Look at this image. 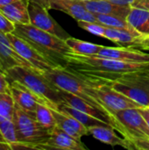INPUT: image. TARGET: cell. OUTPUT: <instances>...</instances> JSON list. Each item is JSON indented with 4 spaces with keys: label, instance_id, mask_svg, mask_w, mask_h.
I'll use <instances>...</instances> for the list:
<instances>
[{
    "label": "cell",
    "instance_id": "6da1fadb",
    "mask_svg": "<svg viewBox=\"0 0 149 150\" xmlns=\"http://www.w3.org/2000/svg\"><path fill=\"white\" fill-rule=\"evenodd\" d=\"M15 35L24 39L58 67H66L65 55L71 53L65 40L31 24H15Z\"/></svg>",
    "mask_w": 149,
    "mask_h": 150
},
{
    "label": "cell",
    "instance_id": "7a4b0ae2",
    "mask_svg": "<svg viewBox=\"0 0 149 150\" xmlns=\"http://www.w3.org/2000/svg\"><path fill=\"white\" fill-rule=\"evenodd\" d=\"M5 74L10 81H15L25 85L43 99L47 106L57 109L63 103L59 89L37 69L24 66H15L7 69Z\"/></svg>",
    "mask_w": 149,
    "mask_h": 150
},
{
    "label": "cell",
    "instance_id": "3957f363",
    "mask_svg": "<svg viewBox=\"0 0 149 150\" xmlns=\"http://www.w3.org/2000/svg\"><path fill=\"white\" fill-rule=\"evenodd\" d=\"M41 73L57 88L71 92L89 104L109 112L104 104L97 98L91 85L82 76L68 69L66 67H58Z\"/></svg>",
    "mask_w": 149,
    "mask_h": 150
},
{
    "label": "cell",
    "instance_id": "277c9868",
    "mask_svg": "<svg viewBox=\"0 0 149 150\" xmlns=\"http://www.w3.org/2000/svg\"><path fill=\"white\" fill-rule=\"evenodd\" d=\"M103 83L110 84L114 90L137 102L142 107H149V69L119 74Z\"/></svg>",
    "mask_w": 149,
    "mask_h": 150
},
{
    "label": "cell",
    "instance_id": "5b68a950",
    "mask_svg": "<svg viewBox=\"0 0 149 150\" xmlns=\"http://www.w3.org/2000/svg\"><path fill=\"white\" fill-rule=\"evenodd\" d=\"M13 121L17 142L28 146L30 149H39L50 136V132L42 127L36 119L15 105Z\"/></svg>",
    "mask_w": 149,
    "mask_h": 150
},
{
    "label": "cell",
    "instance_id": "8992f818",
    "mask_svg": "<svg viewBox=\"0 0 149 150\" xmlns=\"http://www.w3.org/2000/svg\"><path fill=\"white\" fill-rule=\"evenodd\" d=\"M85 80L91 85L97 98L104 104L108 112L112 115L115 112L124 109L143 108L140 104L130 99L121 92L114 90L108 83L94 80Z\"/></svg>",
    "mask_w": 149,
    "mask_h": 150
},
{
    "label": "cell",
    "instance_id": "52a82bcc",
    "mask_svg": "<svg viewBox=\"0 0 149 150\" xmlns=\"http://www.w3.org/2000/svg\"><path fill=\"white\" fill-rule=\"evenodd\" d=\"M113 116L126 131V139L130 142L134 139L148 138L149 126L140 108H129L117 111Z\"/></svg>",
    "mask_w": 149,
    "mask_h": 150
},
{
    "label": "cell",
    "instance_id": "ba28073f",
    "mask_svg": "<svg viewBox=\"0 0 149 150\" xmlns=\"http://www.w3.org/2000/svg\"><path fill=\"white\" fill-rule=\"evenodd\" d=\"M59 91H60V94L61 96V98H62L64 104H66L73 108H76L81 112H83L87 114H90L98 120H103L104 122H105L109 126H111L114 130L122 134V136L126 138V134L125 129L123 128V127L120 125V123L116 120V118L113 115L89 104L88 102L84 101L83 99H82L81 98H79L78 96H76L71 92H68V91H63L61 89H59Z\"/></svg>",
    "mask_w": 149,
    "mask_h": 150
},
{
    "label": "cell",
    "instance_id": "9c48e42d",
    "mask_svg": "<svg viewBox=\"0 0 149 150\" xmlns=\"http://www.w3.org/2000/svg\"><path fill=\"white\" fill-rule=\"evenodd\" d=\"M28 11L31 25L63 40L70 37L69 34L51 17L48 13V9L46 7L32 0H28Z\"/></svg>",
    "mask_w": 149,
    "mask_h": 150
},
{
    "label": "cell",
    "instance_id": "30bf717a",
    "mask_svg": "<svg viewBox=\"0 0 149 150\" xmlns=\"http://www.w3.org/2000/svg\"><path fill=\"white\" fill-rule=\"evenodd\" d=\"M7 36L17 53L27 61L35 69L44 72L51 69L58 68V66L49 61L24 39L15 35L14 33H8Z\"/></svg>",
    "mask_w": 149,
    "mask_h": 150
},
{
    "label": "cell",
    "instance_id": "8fae6325",
    "mask_svg": "<svg viewBox=\"0 0 149 150\" xmlns=\"http://www.w3.org/2000/svg\"><path fill=\"white\" fill-rule=\"evenodd\" d=\"M10 83L11 95L15 102V105H17L23 111L26 112L27 113L31 114L35 118L34 114L37 105L38 104L46 105L44 100L38 97L36 94H34L25 85L15 81H10Z\"/></svg>",
    "mask_w": 149,
    "mask_h": 150
},
{
    "label": "cell",
    "instance_id": "7c38bea8",
    "mask_svg": "<svg viewBox=\"0 0 149 150\" xmlns=\"http://www.w3.org/2000/svg\"><path fill=\"white\" fill-rule=\"evenodd\" d=\"M48 9L57 10L62 11L76 21L97 22L96 14L89 11L83 2L77 0H50Z\"/></svg>",
    "mask_w": 149,
    "mask_h": 150
},
{
    "label": "cell",
    "instance_id": "4fadbf2b",
    "mask_svg": "<svg viewBox=\"0 0 149 150\" xmlns=\"http://www.w3.org/2000/svg\"><path fill=\"white\" fill-rule=\"evenodd\" d=\"M101 57L112 58L119 61L127 62H138V63H149V54L141 52V49L133 48L130 47H102L97 54Z\"/></svg>",
    "mask_w": 149,
    "mask_h": 150
},
{
    "label": "cell",
    "instance_id": "5bb4252c",
    "mask_svg": "<svg viewBox=\"0 0 149 150\" xmlns=\"http://www.w3.org/2000/svg\"><path fill=\"white\" fill-rule=\"evenodd\" d=\"M39 149L61 150H86V146L82 141H78L56 126L50 133L47 142L41 145Z\"/></svg>",
    "mask_w": 149,
    "mask_h": 150
},
{
    "label": "cell",
    "instance_id": "9a60e30c",
    "mask_svg": "<svg viewBox=\"0 0 149 150\" xmlns=\"http://www.w3.org/2000/svg\"><path fill=\"white\" fill-rule=\"evenodd\" d=\"M15 66H24L34 69L27 61L22 58L15 50L6 33L0 31V68L5 72Z\"/></svg>",
    "mask_w": 149,
    "mask_h": 150
},
{
    "label": "cell",
    "instance_id": "2e32d148",
    "mask_svg": "<svg viewBox=\"0 0 149 150\" xmlns=\"http://www.w3.org/2000/svg\"><path fill=\"white\" fill-rule=\"evenodd\" d=\"M50 109L55 119L56 125L70 136L82 141L83 136L90 134L89 129L71 115L53 107H50Z\"/></svg>",
    "mask_w": 149,
    "mask_h": 150
},
{
    "label": "cell",
    "instance_id": "e0dca14e",
    "mask_svg": "<svg viewBox=\"0 0 149 150\" xmlns=\"http://www.w3.org/2000/svg\"><path fill=\"white\" fill-rule=\"evenodd\" d=\"M88 129L90 134H91L95 139L105 144L110 145L112 148L121 147L128 150L134 149L132 143L125 137L121 138L118 136L115 130L111 126H94Z\"/></svg>",
    "mask_w": 149,
    "mask_h": 150
},
{
    "label": "cell",
    "instance_id": "ac0fdd59",
    "mask_svg": "<svg viewBox=\"0 0 149 150\" xmlns=\"http://www.w3.org/2000/svg\"><path fill=\"white\" fill-rule=\"evenodd\" d=\"M87 10L94 14L115 15L126 18L128 15L131 6L117 4L110 0H91L83 2Z\"/></svg>",
    "mask_w": 149,
    "mask_h": 150
},
{
    "label": "cell",
    "instance_id": "d6986e66",
    "mask_svg": "<svg viewBox=\"0 0 149 150\" xmlns=\"http://www.w3.org/2000/svg\"><path fill=\"white\" fill-rule=\"evenodd\" d=\"M0 11L14 24H30L28 0H17L1 6Z\"/></svg>",
    "mask_w": 149,
    "mask_h": 150
},
{
    "label": "cell",
    "instance_id": "ffe728a7",
    "mask_svg": "<svg viewBox=\"0 0 149 150\" xmlns=\"http://www.w3.org/2000/svg\"><path fill=\"white\" fill-rule=\"evenodd\" d=\"M130 26L142 36L149 35V10L131 7L126 18Z\"/></svg>",
    "mask_w": 149,
    "mask_h": 150
},
{
    "label": "cell",
    "instance_id": "44dd1931",
    "mask_svg": "<svg viewBox=\"0 0 149 150\" xmlns=\"http://www.w3.org/2000/svg\"><path fill=\"white\" fill-rule=\"evenodd\" d=\"M141 35L135 30L106 26L103 38L107 39L114 43L119 45H126V47H129Z\"/></svg>",
    "mask_w": 149,
    "mask_h": 150
},
{
    "label": "cell",
    "instance_id": "7402d4cb",
    "mask_svg": "<svg viewBox=\"0 0 149 150\" xmlns=\"http://www.w3.org/2000/svg\"><path fill=\"white\" fill-rule=\"evenodd\" d=\"M58 110L66 112L69 115H71L72 117H74L75 119H76L78 121H80L83 126H85L87 128L94 127V126H109L107 123L104 122L101 120H98L90 114H87L83 112H81L76 108H73L64 103H62L61 105H60L57 108Z\"/></svg>",
    "mask_w": 149,
    "mask_h": 150
},
{
    "label": "cell",
    "instance_id": "603a6c76",
    "mask_svg": "<svg viewBox=\"0 0 149 150\" xmlns=\"http://www.w3.org/2000/svg\"><path fill=\"white\" fill-rule=\"evenodd\" d=\"M68 46L70 47L72 53L82 54V55H95L97 54L100 49L102 48V45L94 44L91 42L81 40L73 37H68L65 40Z\"/></svg>",
    "mask_w": 149,
    "mask_h": 150
},
{
    "label": "cell",
    "instance_id": "cb8c5ba5",
    "mask_svg": "<svg viewBox=\"0 0 149 150\" xmlns=\"http://www.w3.org/2000/svg\"><path fill=\"white\" fill-rule=\"evenodd\" d=\"M34 116L36 120L50 133L57 126L50 107L44 104H38Z\"/></svg>",
    "mask_w": 149,
    "mask_h": 150
},
{
    "label": "cell",
    "instance_id": "d4e9b609",
    "mask_svg": "<svg viewBox=\"0 0 149 150\" xmlns=\"http://www.w3.org/2000/svg\"><path fill=\"white\" fill-rule=\"evenodd\" d=\"M97 23L107 26L114 28H125V29H133L130 25L127 23L126 19L115 15H106V14H96Z\"/></svg>",
    "mask_w": 149,
    "mask_h": 150
},
{
    "label": "cell",
    "instance_id": "484cf974",
    "mask_svg": "<svg viewBox=\"0 0 149 150\" xmlns=\"http://www.w3.org/2000/svg\"><path fill=\"white\" fill-rule=\"evenodd\" d=\"M0 134L4 140L10 144L17 142L16 130L13 120L0 118Z\"/></svg>",
    "mask_w": 149,
    "mask_h": 150
},
{
    "label": "cell",
    "instance_id": "4316f807",
    "mask_svg": "<svg viewBox=\"0 0 149 150\" xmlns=\"http://www.w3.org/2000/svg\"><path fill=\"white\" fill-rule=\"evenodd\" d=\"M15 102L10 94L0 93V118L13 120Z\"/></svg>",
    "mask_w": 149,
    "mask_h": 150
},
{
    "label": "cell",
    "instance_id": "83f0119b",
    "mask_svg": "<svg viewBox=\"0 0 149 150\" xmlns=\"http://www.w3.org/2000/svg\"><path fill=\"white\" fill-rule=\"evenodd\" d=\"M78 26H80L82 29L87 31L88 33L102 37L104 36L105 31L106 29V26L97 23V22H88V21H77Z\"/></svg>",
    "mask_w": 149,
    "mask_h": 150
},
{
    "label": "cell",
    "instance_id": "f1b7e54d",
    "mask_svg": "<svg viewBox=\"0 0 149 150\" xmlns=\"http://www.w3.org/2000/svg\"><path fill=\"white\" fill-rule=\"evenodd\" d=\"M110 1L117 4L129 5L131 7L143 8L149 10V0H110Z\"/></svg>",
    "mask_w": 149,
    "mask_h": 150
},
{
    "label": "cell",
    "instance_id": "f546056e",
    "mask_svg": "<svg viewBox=\"0 0 149 150\" xmlns=\"http://www.w3.org/2000/svg\"><path fill=\"white\" fill-rule=\"evenodd\" d=\"M15 30V24L9 20L1 11H0V31L8 34L12 33Z\"/></svg>",
    "mask_w": 149,
    "mask_h": 150
},
{
    "label": "cell",
    "instance_id": "4dcf8cb0",
    "mask_svg": "<svg viewBox=\"0 0 149 150\" xmlns=\"http://www.w3.org/2000/svg\"><path fill=\"white\" fill-rule=\"evenodd\" d=\"M130 47L142 49V50H148L149 51V35L148 36H140L138 37L133 43H132Z\"/></svg>",
    "mask_w": 149,
    "mask_h": 150
},
{
    "label": "cell",
    "instance_id": "1f68e13d",
    "mask_svg": "<svg viewBox=\"0 0 149 150\" xmlns=\"http://www.w3.org/2000/svg\"><path fill=\"white\" fill-rule=\"evenodd\" d=\"M0 93H6L11 95V83L5 74L0 69Z\"/></svg>",
    "mask_w": 149,
    "mask_h": 150
},
{
    "label": "cell",
    "instance_id": "d6a6232c",
    "mask_svg": "<svg viewBox=\"0 0 149 150\" xmlns=\"http://www.w3.org/2000/svg\"><path fill=\"white\" fill-rule=\"evenodd\" d=\"M134 149L138 150H149V139L148 138H141L134 139L131 142Z\"/></svg>",
    "mask_w": 149,
    "mask_h": 150
},
{
    "label": "cell",
    "instance_id": "836d02e7",
    "mask_svg": "<svg viewBox=\"0 0 149 150\" xmlns=\"http://www.w3.org/2000/svg\"><path fill=\"white\" fill-rule=\"evenodd\" d=\"M140 111L141 112V114L143 115V117L145 118L148 125L149 126V107H143V108H140Z\"/></svg>",
    "mask_w": 149,
    "mask_h": 150
},
{
    "label": "cell",
    "instance_id": "e575fe53",
    "mask_svg": "<svg viewBox=\"0 0 149 150\" xmlns=\"http://www.w3.org/2000/svg\"><path fill=\"white\" fill-rule=\"evenodd\" d=\"M0 150H12L11 149V146L10 143L6 142H3L0 141Z\"/></svg>",
    "mask_w": 149,
    "mask_h": 150
},
{
    "label": "cell",
    "instance_id": "d590c367",
    "mask_svg": "<svg viewBox=\"0 0 149 150\" xmlns=\"http://www.w3.org/2000/svg\"><path fill=\"white\" fill-rule=\"evenodd\" d=\"M32 1H34V2H36V3H38V4H41L42 6L46 7L47 9H48V4H49L50 0H32ZM48 10H49V9H48Z\"/></svg>",
    "mask_w": 149,
    "mask_h": 150
},
{
    "label": "cell",
    "instance_id": "8d00e7d4",
    "mask_svg": "<svg viewBox=\"0 0 149 150\" xmlns=\"http://www.w3.org/2000/svg\"><path fill=\"white\" fill-rule=\"evenodd\" d=\"M14 1H17V0H0V7L1 6H4V5H6L8 4H11Z\"/></svg>",
    "mask_w": 149,
    "mask_h": 150
},
{
    "label": "cell",
    "instance_id": "74e56055",
    "mask_svg": "<svg viewBox=\"0 0 149 150\" xmlns=\"http://www.w3.org/2000/svg\"><path fill=\"white\" fill-rule=\"evenodd\" d=\"M0 141H3V142H5L4 140V138H3V136L1 135V134H0Z\"/></svg>",
    "mask_w": 149,
    "mask_h": 150
},
{
    "label": "cell",
    "instance_id": "f35d334b",
    "mask_svg": "<svg viewBox=\"0 0 149 150\" xmlns=\"http://www.w3.org/2000/svg\"><path fill=\"white\" fill-rule=\"evenodd\" d=\"M77 1H81V2H87V1H91V0H77Z\"/></svg>",
    "mask_w": 149,
    "mask_h": 150
},
{
    "label": "cell",
    "instance_id": "ab89813d",
    "mask_svg": "<svg viewBox=\"0 0 149 150\" xmlns=\"http://www.w3.org/2000/svg\"><path fill=\"white\" fill-rule=\"evenodd\" d=\"M0 69H1V68H0ZM2 70H3V69H2ZM3 71H4V70H3Z\"/></svg>",
    "mask_w": 149,
    "mask_h": 150
}]
</instances>
